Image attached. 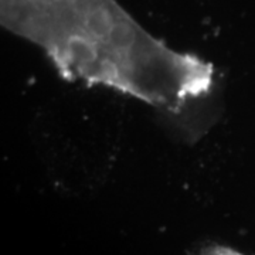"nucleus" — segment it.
Returning <instances> with one entry per match:
<instances>
[{"label": "nucleus", "instance_id": "obj_1", "mask_svg": "<svg viewBox=\"0 0 255 255\" xmlns=\"http://www.w3.org/2000/svg\"><path fill=\"white\" fill-rule=\"evenodd\" d=\"M1 24L38 47L70 81L104 87L167 111L206 97L214 70L173 50L117 0H0Z\"/></svg>", "mask_w": 255, "mask_h": 255}, {"label": "nucleus", "instance_id": "obj_2", "mask_svg": "<svg viewBox=\"0 0 255 255\" xmlns=\"http://www.w3.org/2000/svg\"><path fill=\"white\" fill-rule=\"evenodd\" d=\"M199 255H246L234 248L224 246H210L204 248Z\"/></svg>", "mask_w": 255, "mask_h": 255}]
</instances>
